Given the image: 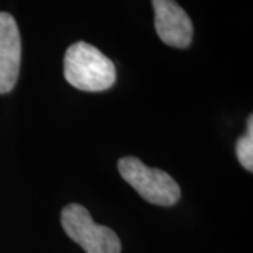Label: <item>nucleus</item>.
I'll list each match as a JSON object with an SVG mask.
<instances>
[{
	"label": "nucleus",
	"instance_id": "1",
	"mask_svg": "<svg viewBox=\"0 0 253 253\" xmlns=\"http://www.w3.org/2000/svg\"><path fill=\"white\" fill-rule=\"evenodd\" d=\"M65 79L83 91H103L116 83V66L96 46L75 42L68 48L63 61Z\"/></svg>",
	"mask_w": 253,
	"mask_h": 253
},
{
	"label": "nucleus",
	"instance_id": "5",
	"mask_svg": "<svg viewBox=\"0 0 253 253\" xmlns=\"http://www.w3.org/2000/svg\"><path fill=\"white\" fill-rule=\"evenodd\" d=\"M21 63V40L14 17L0 11V94L16 86Z\"/></svg>",
	"mask_w": 253,
	"mask_h": 253
},
{
	"label": "nucleus",
	"instance_id": "4",
	"mask_svg": "<svg viewBox=\"0 0 253 253\" xmlns=\"http://www.w3.org/2000/svg\"><path fill=\"white\" fill-rule=\"evenodd\" d=\"M155 30L166 45L187 48L193 40V24L174 0H152Z\"/></svg>",
	"mask_w": 253,
	"mask_h": 253
},
{
	"label": "nucleus",
	"instance_id": "3",
	"mask_svg": "<svg viewBox=\"0 0 253 253\" xmlns=\"http://www.w3.org/2000/svg\"><path fill=\"white\" fill-rule=\"evenodd\" d=\"M61 224L66 235L86 253H120L121 242L109 226L93 221L90 212L81 204H68L61 212Z\"/></svg>",
	"mask_w": 253,
	"mask_h": 253
},
{
	"label": "nucleus",
	"instance_id": "6",
	"mask_svg": "<svg viewBox=\"0 0 253 253\" xmlns=\"http://www.w3.org/2000/svg\"><path fill=\"white\" fill-rule=\"evenodd\" d=\"M236 156L239 163L248 172L253 169V117L248 120V131L244 136L239 138L236 142Z\"/></svg>",
	"mask_w": 253,
	"mask_h": 253
},
{
	"label": "nucleus",
	"instance_id": "2",
	"mask_svg": "<svg viewBox=\"0 0 253 253\" xmlns=\"http://www.w3.org/2000/svg\"><path fill=\"white\" fill-rule=\"evenodd\" d=\"M118 172L151 204L170 207L180 199V187L169 173L148 168L135 156L121 158L118 161Z\"/></svg>",
	"mask_w": 253,
	"mask_h": 253
}]
</instances>
